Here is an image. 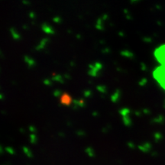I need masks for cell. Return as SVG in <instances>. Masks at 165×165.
<instances>
[{"mask_svg": "<svg viewBox=\"0 0 165 165\" xmlns=\"http://www.w3.org/2000/svg\"><path fill=\"white\" fill-rule=\"evenodd\" d=\"M158 60L161 64V66L158 67V80L162 87L165 89V47L164 48H160L158 51Z\"/></svg>", "mask_w": 165, "mask_h": 165, "instance_id": "obj_1", "label": "cell"}, {"mask_svg": "<svg viewBox=\"0 0 165 165\" xmlns=\"http://www.w3.org/2000/svg\"><path fill=\"white\" fill-rule=\"evenodd\" d=\"M89 74L92 76H97L99 75V70L96 68L94 64H89Z\"/></svg>", "mask_w": 165, "mask_h": 165, "instance_id": "obj_2", "label": "cell"}, {"mask_svg": "<svg viewBox=\"0 0 165 165\" xmlns=\"http://www.w3.org/2000/svg\"><path fill=\"white\" fill-rule=\"evenodd\" d=\"M41 28H42L44 33L48 34V35H53L55 32L54 29L52 28V27H51L48 24H43L42 26H41Z\"/></svg>", "mask_w": 165, "mask_h": 165, "instance_id": "obj_3", "label": "cell"}, {"mask_svg": "<svg viewBox=\"0 0 165 165\" xmlns=\"http://www.w3.org/2000/svg\"><path fill=\"white\" fill-rule=\"evenodd\" d=\"M48 41H49V39H48V37L43 38V39L41 41V42L39 43V44L36 47V50L40 51V50L44 49V48H45V46L47 45V44L48 43Z\"/></svg>", "mask_w": 165, "mask_h": 165, "instance_id": "obj_4", "label": "cell"}, {"mask_svg": "<svg viewBox=\"0 0 165 165\" xmlns=\"http://www.w3.org/2000/svg\"><path fill=\"white\" fill-rule=\"evenodd\" d=\"M24 60H25V63L28 64V66L29 67H34L35 65V60H33L32 58H29L28 56H25L24 57Z\"/></svg>", "mask_w": 165, "mask_h": 165, "instance_id": "obj_5", "label": "cell"}, {"mask_svg": "<svg viewBox=\"0 0 165 165\" xmlns=\"http://www.w3.org/2000/svg\"><path fill=\"white\" fill-rule=\"evenodd\" d=\"M11 35L12 36V37L15 40H19L20 39V35L16 31V30L15 28H11L10 29Z\"/></svg>", "mask_w": 165, "mask_h": 165, "instance_id": "obj_6", "label": "cell"}, {"mask_svg": "<svg viewBox=\"0 0 165 165\" xmlns=\"http://www.w3.org/2000/svg\"><path fill=\"white\" fill-rule=\"evenodd\" d=\"M96 28L98 30H100V31H102V30L104 29V27H103V19H102L101 18L98 19V20L96 21Z\"/></svg>", "mask_w": 165, "mask_h": 165, "instance_id": "obj_7", "label": "cell"}, {"mask_svg": "<svg viewBox=\"0 0 165 165\" xmlns=\"http://www.w3.org/2000/svg\"><path fill=\"white\" fill-rule=\"evenodd\" d=\"M73 103L76 106H80V107H83L85 105V103L82 101V100H77V99H75L73 100Z\"/></svg>", "mask_w": 165, "mask_h": 165, "instance_id": "obj_8", "label": "cell"}, {"mask_svg": "<svg viewBox=\"0 0 165 165\" xmlns=\"http://www.w3.org/2000/svg\"><path fill=\"white\" fill-rule=\"evenodd\" d=\"M53 80L54 81H58V82H64V79L63 77L61 76V75H55V76L53 77Z\"/></svg>", "mask_w": 165, "mask_h": 165, "instance_id": "obj_9", "label": "cell"}, {"mask_svg": "<svg viewBox=\"0 0 165 165\" xmlns=\"http://www.w3.org/2000/svg\"><path fill=\"white\" fill-rule=\"evenodd\" d=\"M96 89L101 93H105V92H106V88H105L104 86H102V85L101 86H98V87H96Z\"/></svg>", "mask_w": 165, "mask_h": 165, "instance_id": "obj_10", "label": "cell"}, {"mask_svg": "<svg viewBox=\"0 0 165 165\" xmlns=\"http://www.w3.org/2000/svg\"><path fill=\"white\" fill-rule=\"evenodd\" d=\"M30 141H31V143H32V144H34V143L37 141V136H36L35 134H30Z\"/></svg>", "mask_w": 165, "mask_h": 165, "instance_id": "obj_11", "label": "cell"}, {"mask_svg": "<svg viewBox=\"0 0 165 165\" xmlns=\"http://www.w3.org/2000/svg\"><path fill=\"white\" fill-rule=\"evenodd\" d=\"M23 151H24V152L27 155V156H28V157H31L32 156V155H31V152L30 151H29V149L27 147H23Z\"/></svg>", "mask_w": 165, "mask_h": 165, "instance_id": "obj_12", "label": "cell"}, {"mask_svg": "<svg viewBox=\"0 0 165 165\" xmlns=\"http://www.w3.org/2000/svg\"><path fill=\"white\" fill-rule=\"evenodd\" d=\"M86 151H87V154H88L90 157L94 156V151H93V150L91 148H87L86 149Z\"/></svg>", "mask_w": 165, "mask_h": 165, "instance_id": "obj_13", "label": "cell"}, {"mask_svg": "<svg viewBox=\"0 0 165 165\" xmlns=\"http://www.w3.org/2000/svg\"><path fill=\"white\" fill-rule=\"evenodd\" d=\"M6 151H8L9 154H11V155H12V154H14V150H13L12 148H10V147H7V148H6Z\"/></svg>", "mask_w": 165, "mask_h": 165, "instance_id": "obj_14", "label": "cell"}, {"mask_svg": "<svg viewBox=\"0 0 165 165\" xmlns=\"http://www.w3.org/2000/svg\"><path fill=\"white\" fill-rule=\"evenodd\" d=\"M84 96L86 97H89L91 95H92V92L90 90H87V91H85L84 92Z\"/></svg>", "mask_w": 165, "mask_h": 165, "instance_id": "obj_15", "label": "cell"}, {"mask_svg": "<svg viewBox=\"0 0 165 165\" xmlns=\"http://www.w3.org/2000/svg\"><path fill=\"white\" fill-rule=\"evenodd\" d=\"M44 83L45 85H47V86H51V85L52 84L51 81L50 80H48V79L44 80Z\"/></svg>", "mask_w": 165, "mask_h": 165, "instance_id": "obj_16", "label": "cell"}, {"mask_svg": "<svg viewBox=\"0 0 165 165\" xmlns=\"http://www.w3.org/2000/svg\"><path fill=\"white\" fill-rule=\"evenodd\" d=\"M60 94H61V92H60V90H55L54 92V95L55 96H59Z\"/></svg>", "mask_w": 165, "mask_h": 165, "instance_id": "obj_17", "label": "cell"}, {"mask_svg": "<svg viewBox=\"0 0 165 165\" xmlns=\"http://www.w3.org/2000/svg\"><path fill=\"white\" fill-rule=\"evenodd\" d=\"M54 21L57 23H60L61 21V19L59 17H55V18H54Z\"/></svg>", "mask_w": 165, "mask_h": 165, "instance_id": "obj_18", "label": "cell"}, {"mask_svg": "<svg viewBox=\"0 0 165 165\" xmlns=\"http://www.w3.org/2000/svg\"><path fill=\"white\" fill-rule=\"evenodd\" d=\"M76 134H77V135H80V136H83V135H85V132H82V131H80V132H76Z\"/></svg>", "mask_w": 165, "mask_h": 165, "instance_id": "obj_19", "label": "cell"}, {"mask_svg": "<svg viewBox=\"0 0 165 165\" xmlns=\"http://www.w3.org/2000/svg\"><path fill=\"white\" fill-rule=\"evenodd\" d=\"M29 16H30V18H31V19H35V14L34 12H31L29 13Z\"/></svg>", "mask_w": 165, "mask_h": 165, "instance_id": "obj_20", "label": "cell"}, {"mask_svg": "<svg viewBox=\"0 0 165 165\" xmlns=\"http://www.w3.org/2000/svg\"><path fill=\"white\" fill-rule=\"evenodd\" d=\"M29 130L31 131V132H35V131H36V128H35V127H34V126H30V127H29Z\"/></svg>", "mask_w": 165, "mask_h": 165, "instance_id": "obj_21", "label": "cell"}, {"mask_svg": "<svg viewBox=\"0 0 165 165\" xmlns=\"http://www.w3.org/2000/svg\"><path fill=\"white\" fill-rule=\"evenodd\" d=\"M107 15H103V17H102L101 19H103V21H104V20H105V19H107Z\"/></svg>", "mask_w": 165, "mask_h": 165, "instance_id": "obj_22", "label": "cell"}, {"mask_svg": "<svg viewBox=\"0 0 165 165\" xmlns=\"http://www.w3.org/2000/svg\"><path fill=\"white\" fill-rule=\"evenodd\" d=\"M93 116L96 117V116H99V113H98V112H93Z\"/></svg>", "mask_w": 165, "mask_h": 165, "instance_id": "obj_23", "label": "cell"}, {"mask_svg": "<svg viewBox=\"0 0 165 165\" xmlns=\"http://www.w3.org/2000/svg\"><path fill=\"white\" fill-rule=\"evenodd\" d=\"M23 3L24 4H30V2H26V1H23Z\"/></svg>", "mask_w": 165, "mask_h": 165, "instance_id": "obj_24", "label": "cell"}, {"mask_svg": "<svg viewBox=\"0 0 165 165\" xmlns=\"http://www.w3.org/2000/svg\"><path fill=\"white\" fill-rule=\"evenodd\" d=\"M4 98V96H3V95H2V93H0V99H2Z\"/></svg>", "mask_w": 165, "mask_h": 165, "instance_id": "obj_25", "label": "cell"}, {"mask_svg": "<svg viewBox=\"0 0 165 165\" xmlns=\"http://www.w3.org/2000/svg\"><path fill=\"white\" fill-rule=\"evenodd\" d=\"M65 77H66V78H68V79H70V76H69V75H65Z\"/></svg>", "mask_w": 165, "mask_h": 165, "instance_id": "obj_26", "label": "cell"}, {"mask_svg": "<svg viewBox=\"0 0 165 165\" xmlns=\"http://www.w3.org/2000/svg\"><path fill=\"white\" fill-rule=\"evenodd\" d=\"M76 37H77V38H80V35H76Z\"/></svg>", "mask_w": 165, "mask_h": 165, "instance_id": "obj_27", "label": "cell"}, {"mask_svg": "<svg viewBox=\"0 0 165 165\" xmlns=\"http://www.w3.org/2000/svg\"><path fill=\"white\" fill-rule=\"evenodd\" d=\"M2 147L0 146V152H2Z\"/></svg>", "mask_w": 165, "mask_h": 165, "instance_id": "obj_28", "label": "cell"}, {"mask_svg": "<svg viewBox=\"0 0 165 165\" xmlns=\"http://www.w3.org/2000/svg\"><path fill=\"white\" fill-rule=\"evenodd\" d=\"M0 54H2V53H1V51H0Z\"/></svg>", "mask_w": 165, "mask_h": 165, "instance_id": "obj_29", "label": "cell"}]
</instances>
